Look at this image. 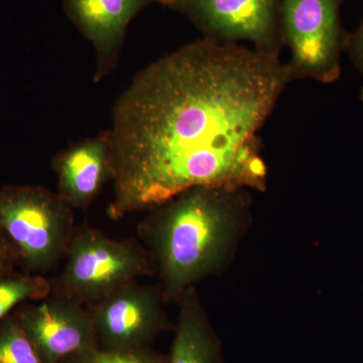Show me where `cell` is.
Returning <instances> with one entry per match:
<instances>
[{"label": "cell", "instance_id": "1", "mask_svg": "<svg viewBox=\"0 0 363 363\" xmlns=\"http://www.w3.org/2000/svg\"><path fill=\"white\" fill-rule=\"evenodd\" d=\"M290 82L279 57L205 38L150 64L113 108L109 218L195 187L266 190L259 131Z\"/></svg>", "mask_w": 363, "mask_h": 363}, {"label": "cell", "instance_id": "2", "mask_svg": "<svg viewBox=\"0 0 363 363\" xmlns=\"http://www.w3.org/2000/svg\"><path fill=\"white\" fill-rule=\"evenodd\" d=\"M138 235L166 303L224 266L250 212L245 189L195 187L149 210Z\"/></svg>", "mask_w": 363, "mask_h": 363}, {"label": "cell", "instance_id": "3", "mask_svg": "<svg viewBox=\"0 0 363 363\" xmlns=\"http://www.w3.org/2000/svg\"><path fill=\"white\" fill-rule=\"evenodd\" d=\"M74 209L42 186L0 188V233L18 271L47 277L63 262L75 233Z\"/></svg>", "mask_w": 363, "mask_h": 363}, {"label": "cell", "instance_id": "4", "mask_svg": "<svg viewBox=\"0 0 363 363\" xmlns=\"http://www.w3.org/2000/svg\"><path fill=\"white\" fill-rule=\"evenodd\" d=\"M63 269L51 279L52 292L96 305L143 277L155 276L152 257L133 238L114 240L90 226L76 227Z\"/></svg>", "mask_w": 363, "mask_h": 363}, {"label": "cell", "instance_id": "5", "mask_svg": "<svg viewBox=\"0 0 363 363\" xmlns=\"http://www.w3.org/2000/svg\"><path fill=\"white\" fill-rule=\"evenodd\" d=\"M342 0H279L284 45L291 81L313 79L324 84L341 74V52L348 33L340 21Z\"/></svg>", "mask_w": 363, "mask_h": 363}, {"label": "cell", "instance_id": "6", "mask_svg": "<svg viewBox=\"0 0 363 363\" xmlns=\"http://www.w3.org/2000/svg\"><path fill=\"white\" fill-rule=\"evenodd\" d=\"M169 7L187 16L205 39L221 44L247 40L255 51L279 58V0H177Z\"/></svg>", "mask_w": 363, "mask_h": 363}, {"label": "cell", "instance_id": "7", "mask_svg": "<svg viewBox=\"0 0 363 363\" xmlns=\"http://www.w3.org/2000/svg\"><path fill=\"white\" fill-rule=\"evenodd\" d=\"M164 304L159 286L136 281L88 307L98 346L118 350L150 348L169 327Z\"/></svg>", "mask_w": 363, "mask_h": 363}, {"label": "cell", "instance_id": "8", "mask_svg": "<svg viewBox=\"0 0 363 363\" xmlns=\"http://www.w3.org/2000/svg\"><path fill=\"white\" fill-rule=\"evenodd\" d=\"M13 314L45 363H61L98 346L89 309L74 298L51 292Z\"/></svg>", "mask_w": 363, "mask_h": 363}, {"label": "cell", "instance_id": "9", "mask_svg": "<svg viewBox=\"0 0 363 363\" xmlns=\"http://www.w3.org/2000/svg\"><path fill=\"white\" fill-rule=\"evenodd\" d=\"M159 0H64V9L96 52L95 81L113 71L131 21Z\"/></svg>", "mask_w": 363, "mask_h": 363}, {"label": "cell", "instance_id": "10", "mask_svg": "<svg viewBox=\"0 0 363 363\" xmlns=\"http://www.w3.org/2000/svg\"><path fill=\"white\" fill-rule=\"evenodd\" d=\"M58 194L72 209H87L112 179L109 131L75 143L54 161Z\"/></svg>", "mask_w": 363, "mask_h": 363}, {"label": "cell", "instance_id": "11", "mask_svg": "<svg viewBox=\"0 0 363 363\" xmlns=\"http://www.w3.org/2000/svg\"><path fill=\"white\" fill-rule=\"evenodd\" d=\"M177 303L180 310L168 363H222L220 343L195 286Z\"/></svg>", "mask_w": 363, "mask_h": 363}, {"label": "cell", "instance_id": "12", "mask_svg": "<svg viewBox=\"0 0 363 363\" xmlns=\"http://www.w3.org/2000/svg\"><path fill=\"white\" fill-rule=\"evenodd\" d=\"M52 292L47 277L16 272L0 276V321L21 304L42 300Z\"/></svg>", "mask_w": 363, "mask_h": 363}, {"label": "cell", "instance_id": "13", "mask_svg": "<svg viewBox=\"0 0 363 363\" xmlns=\"http://www.w3.org/2000/svg\"><path fill=\"white\" fill-rule=\"evenodd\" d=\"M0 363H45L13 313L0 321Z\"/></svg>", "mask_w": 363, "mask_h": 363}, {"label": "cell", "instance_id": "14", "mask_svg": "<svg viewBox=\"0 0 363 363\" xmlns=\"http://www.w3.org/2000/svg\"><path fill=\"white\" fill-rule=\"evenodd\" d=\"M61 363H168V358L155 352L150 348L118 350L96 346L67 358Z\"/></svg>", "mask_w": 363, "mask_h": 363}, {"label": "cell", "instance_id": "15", "mask_svg": "<svg viewBox=\"0 0 363 363\" xmlns=\"http://www.w3.org/2000/svg\"><path fill=\"white\" fill-rule=\"evenodd\" d=\"M345 50H347L353 65L363 74V20L355 32L348 33Z\"/></svg>", "mask_w": 363, "mask_h": 363}, {"label": "cell", "instance_id": "16", "mask_svg": "<svg viewBox=\"0 0 363 363\" xmlns=\"http://www.w3.org/2000/svg\"><path fill=\"white\" fill-rule=\"evenodd\" d=\"M16 272L20 271L16 266L13 253L2 234L0 233V276L13 274Z\"/></svg>", "mask_w": 363, "mask_h": 363}, {"label": "cell", "instance_id": "17", "mask_svg": "<svg viewBox=\"0 0 363 363\" xmlns=\"http://www.w3.org/2000/svg\"><path fill=\"white\" fill-rule=\"evenodd\" d=\"M177 0H159V4H164V6H171L174 2H176Z\"/></svg>", "mask_w": 363, "mask_h": 363}]
</instances>
